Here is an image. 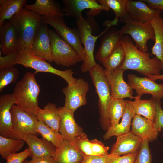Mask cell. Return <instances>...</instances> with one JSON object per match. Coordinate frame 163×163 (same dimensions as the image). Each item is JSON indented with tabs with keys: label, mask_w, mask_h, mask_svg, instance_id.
I'll return each instance as SVG.
<instances>
[{
	"label": "cell",
	"mask_w": 163,
	"mask_h": 163,
	"mask_svg": "<svg viewBox=\"0 0 163 163\" xmlns=\"http://www.w3.org/2000/svg\"><path fill=\"white\" fill-rule=\"evenodd\" d=\"M16 64L33 69L35 71V74L46 72L57 75L63 79L68 85H73L77 80L73 77L74 72L72 69L61 70L56 69L45 60L35 56L31 50L18 51L4 56H0V69Z\"/></svg>",
	"instance_id": "6da1fadb"
},
{
	"label": "cell",
	"mask_w": 163,
	"mask_h": 163,
	"mask_svg": "<svg viewBox=\"0 0 163 163\" xmlns=\"http://www.w3.org/2000/svg\"><path fill=\"white\" fill-rule=\"evenodd\" d=\"M120 43L124 49L125 55L119 68L124 71H135L146 77L149 75L161 74V62L156 57L151 58L149 53L140 51L128 36L123 35Z\"/></svg>",
	"instance_id": "7a4b0ae2"
},
{
	"label": "cell",
	"mask_w": 163,
	"mask_h": 163,
	"mask_svg": "<svg viewBox=\"0 0 163 163\" xmlns=\"http://www.w3.org/2000/svg\"><path fill=\"white\" fill-rule=\"evenodd\" d=\"M19 40V51L31 50L34 38L42 22V16L24 8L9 20Z\"/></svg>",
	"instance_id": "3957f363"
},
{
	"label": "cell",
	"mask_w": 163,
	"mask_h": 163,
	"mask_svg": "<svg viewBox=\"0 0 163 163\" xmlns=\"http://www.w3.org/2000/svg\"><path fill=\"white\" fill-rule=\"evenodd\" d=\"M35 74L30 72H26L23 78L16 83L12 94L17 106L23 110L36 116L40 108L38 96L40 88Z\"/></svg>",
	"instance_id": "277c9868"
},
{
	"label": "cell",
	"mask_w": 163,
	"mask_h": 163,
	"mask_svg": "<svg viewBox=\"0 0 163 163\" xmlns=\"http://www.w3.org/2000/svg\"><path fill=\"white\" fill-rule=\"evenodd\" d=\"M98 97L99 122L102 128L107 131L110 127L108 109L112 97L109 85L103 68L99 64L92 67L88 71Z\"/></svg>",
	"instance_id": "5b68a950"
},
{
	"label": "cell",
	"mask_w": 163,
	"mask_h": 163,
	"mask_svg": "<svg viewBox=\"0 0 163 163\" xmlns=\"http://www.w3.org/2000/svg\"><path fill=\"white\" fill-rule=\"evenodd\" d=\"M53 61L58 65L69 67L82 60L76 50L56 31L49 29Z\"/></svg>",
	"instance_id": "8992f818"
},
{
	"label": "cell",
	"mask_w": 163,
	"mask_h": 163,
	"mask_svg": "<svg viewBox=\"0 0 163 163\" xmlns=\"http://www.w3.org/2000/svg\"><path fill=\"white\" fill-rule=\"evenodd\" d=\"M76 24L84 45L85 55V60L83 62L80 69L82 72L86 73L97 63L94 56L95 44L97 39L104 31L97 36L93 35L91 27L82 15L76 18Z\"/></svg>",
	"instance_id": "52a82bcc"
},
{
	"label": "cell",
	"mask_w": 163,
	"mask_h": 163,
	"mask_svg": "<svg viewBox=\"0 0 163 163\" xmlns=\"http://www.w3.org/2000/svg\"><path fill=\"white\" fill-rule=\"evenodd\" d=\"M122 33L129 35L134 40L136 46L141 52H148L147 42L155 39L154 29L149 22H143L133 19L125 23L120 29Z\"/></svg>",
	"instance_id": "ba28073f"
},
{
	"label": "cell",
	"mask_w": 163,
	"mask_h": 163,
	"mask_svg": "<svg viewBox=\"0 0 163 163\" xmlns=\"http://www.w3.org/2000/svg\"><path fill=\"white\" fill-rule=\"evenodd\" d=\"M41 16L42 22L52 27L57 34L76 50L84 62L85 55L78 29L68 27L62 18Z\"/></svg>",
	"instance_id": "9c48e42d"
},
{
	"label": "cell",
	"mask_w": 163,
	"mask_h": 163,
	"mask_svg": "<svg viewBox=\"0 0 163 163\" xmlns=\"http://www.w3.org/2000/svg\"><path fill=\"white\" fill-rule=\"evenodd\" d=\"M11 112L13 130L17 139L28 135L39 134L37 131L38 120L36 115L23 110L15 104L12 106Z\"/></svg>",
	"instance_id": "30bf717a"
},
{
	"label": "cell",
	"mask_w": 163,
	"mask_h": 163,
	"mask_svg": "<svg viewBox=\"0 0 163 163\" xmlns=\"http://www.w3.org/2000/svg\"><path fill=\"white\" fill-rule=\"evenodd\" d=\"M89 89L88 83L82 78L77 79L73 85L63 88L62 91L65 96L64 107L74 113L78 108L86 104Z\"/></svg>",
	"instance_id": "8fae6325"
},
{
	"label": "cell",
	"mask_w": 163,
	"mask_h": 163,
	"mask_svg": "<svg viewBox=\"0 0 163 163\" xmlns=\"http://www.w3.org/2000/svg\"><path fill=\"white\" fill-rule=\"evenodd\" d=\"M128 84L135 90L137 95L141 97L144 94H150L154 99L163 98V84H158L145 77H139L129 74L127 77Z\"/></svg>",
	"instance_id": "7c38bea8"
},
{
	"label": "cell",
	"mask_w": 163,
	"mask_h": 163,
	"mask_svg": "<svg viewBox=\"0 0 163 163\" xmlns=\"http://www.w3.org/2000/svg\"><path fill=\"white\" fill-rule=\"evenodd\" d=\"M62 2V10L66 15L76 18L82 15V11L85 9L91 10L87 14L91 16L98 14L102 11L109 10L95 0H63Z\"/></svg>",
	"instance_id": "4fadbf2b"
},
{
	"label": "cell",
	"mask_w": 163,
	"mask_h": 163,
	"mask_svg": "<svg viewBox=\"0 0 163 163\" xmlns=\"http://www.w3.org/2000/svg\"><path fill=\"white\" fill-rule=\"evenodd\" d=\"M16 101L12 94L0 97V136L17 139L13 131L11 110Z\"/></svg>",
	"instance_id": "5bb4252c"
},
{
	"label": "cell",
	"mask_w": 163,
	"mask_h": 163,
	"mask_svg": "<svg viewBox=\"0 0 163 163\" xmlns=\"http://www.w3.org/2000/svg\"><path fill=\"white\" fill-rule=\"evenodd\" d=\"M124 71L118 68L110 74H105L110 88L111 97L121 99L127 98L134 99L136 96H133V89L123 79Z\"/></svg>",
	"instance_id": "9a60e30c"
},
{
	"label": "cell",
	"mask_w": 163,
	"mask_h": 163,
	"mask_svg": "<svg viewBox=\"0 0 163 163\" xmlns=\"http://www.w3.org/2000/svg\"><path fill=\"white\" fill-rule=\"evenodd\" d=\"M58 112L60 117L59 132L64 140L72 142L76 137L85 133L76 122L74 113L64 107L58 108Z\"/></svg>",
	"instance_id": "2e32d148"
},
{
	"label": "cell",
	"mask_w": 163,
	"mask_h": 163,
	"mask_svg": "<svg viewBox=\"0 0 163 163\" xmlns=\"http://www.w3.org/2000/svg\"><path fill=\"white\" fill-rule=\"evenodd\" d=\"M48 24L42 22L33 40L31 51L49 62H53Z\"/></svg>",
	"instance_id": "e0dca14e"
},
{
	"label": "cell",
	"mask_w": 163,
	"mask_h": 163,
	"mask_svg": "<svg viewBox=\"0 0 163 163\" xmlns=\"http://www.w3.org/2000/svg\"><path fill=\"white\" fill-rule=\"evenodd\" d=\"M116 141L109 155L119 156L138 153L142 139L131 131L117 136Z\"/></svg>",
	"instance_id": "ac0fdd59"
},
{
	"label": "cell",
	"mask_w": 163,
	"mask_h": 163,
	"mask_svg": "<svg viewBox=\"0 0 163 163\" xmlns=\"http://www.w3.org/2000/svg\"><path fill=\"white\" fill-rule=\"evenodd\" d=\"M0 48L4 56L18 51L17 34L14 26L9 20L0 26Z\"/></svg>",
	"instance_id": "d6986e66"
},
{
	"label": "cell",
	"mask_w": 163,
	"mask_h": 163,
	"mask_svg": "<svg viewBox=\"0 0 163 163\" xmlns=\"http://www.w3.org/2000/svg\"><path fill=\"white\" fill-rule=\"evenodd\" d=\"M21 139L25 142L30 150L31 157H53L57 148L51 142L34 135H28L22 136Z\"/></svg>",
	"instance_id": "ffe728a7"
},
{
	"label": "cell",
	"mask_w": 163,
	"mask_h": 163,
	"mask_svg": "<svg viewBox=\"0 0 163 163\" xmlns=\"http://www.w3.org/2000/svg\"><path fill=\"white\" fill-rule=\"evenodd\" d=\"M127 11L132 19L143 22H149L161 12L151 8L142 0H128Z\"/></svg>",
	"instance_id": "44dd1931"
},
{
	"label": "cell",
	"mask_w": 163,
	"mask_h": 163,
	"mask_svg": "<svg viewBox=\"0 0 163 163\" xmlns=\"http://www.w3.org/2000/svg\"><path fill=\"white\" fill-rule=\"evenodd\" d=\"M85 155L100 156L108 155L109 147L101 141L94 139L90 140L84 134L76 137L72 142Z\"/></svg>",
	"instance_id": "7402d4cb"
},
{
	"label": "cell",
	"mask_w": 163,
	"mask_h": 163,
	"mask_svg": "<svg viewBox=\"0 0 163 163\" xmlns=\"http://www.w3.org/2000/svg\"><path fill=\"white\" fill-rule=\"evenodd\" d=\"M131 130L135 135L141 139H147L149 142L156 139L158 132L153 122L141 116L135 114L132 119Z\"/></svg>",
	"instance_id": "603a6c76"
},
{
	"label": "cell",
	"mask_w": 163,
	"mask_h": 163,
	"mask_svg": "<svg viewBox=\"0 0 163 163\" xmlns=\"http://www.w3.org/2000/svg\"><path fill=\"white\" fill-rule=\"evenodd\" d=\"M108 28L107 27V30ZM106 31L101 38L100 46L95 56L102 63L120 43L123 35L120 30Z\"/></svg>",
	"instance_id": "cb8c5ba5"
},
{
	"label": "cell",
	"mask_w": 163,
	"mask_h": 163,
	"mask_svg": "<svg viewBox=\"0 0 163 163\" xmlns=\"http://www.w3.org/2000/svg\"><path fill=\"white\" fill-rule=\"evenodd\" d=\"M101 5L108 9H112L115 17L112 21H107L104 23V26L110 27L117 25L118 21L125 23L132 19L127 11L128 0H97Z\"/></svg>",
	"instance_id": "d4e9b609"
},
{
	"label": "cell",
	"mask_w": 163,
	"mask_h": 163,
	"mask_svg": "<svg viewBox=\"0 0 163 163\" xmlns=\"http://www.w3.org/2000/svg\"><path fill=\"white\" fill-rule=\"evenodd\" d=\"M84 155L72 143L67 140L57 148L53 157V163H79Z\"/></svg>",
	"instance_id": "484cf974"
},
{
	"label": "cell",
	"mask_w": 163,
	"mask_h": 163,
	"mask_svg": "<svg viewBox=\"0 0 163 163\" xmlns=\"http://www.w3.org/2000/svg\"><path fill=\"white\" fill-rule=\"evenodd\" d=\"M24 8L41 16L62 18L66 16L61 6L54 0H36L33 4H27Z\"/></svg>",
	"instance_id": "4316f807"
},
{
	"label": "cell",
	"mask_w": 163,
	"mask_h": 163,
	"mask_svg": "<svg viewBox=\"0 0 163 163\" xmlns=\"http://www.w3.org/2000/svg\"><path fill=\"white\" fill-rule=\"evenodd\" d=\"M126 110L120 123L114 126H110L104 135L105 140L113 136L116 137L130 132L131 121L136 114L131 102V100H125Z\"/></svg>",
	"instance_id": "83f0119b"
},
{
	"label": "cell",
	"mask_w": 163,
	"mask_h": 163,
	"mask_svg": "<svg viewBox=\"0 0 163 163\" xmlns=\"http://www.w3.org/2000/svg\"><path fill=\"white\" fill-rule=\"evenodd\" d=\"M41 120L57 132H59L60 117L56 105L48 102L43 109L40 108L36 116Z\"/></svg>",
	"instance_id": "f1b7e54d"
},
{
	"label": "cell",
	"mask_w": 163,
	"mask_h": 163,
	"mask_svg": "<svg viewBox=\"0 0 163 163\" xmlns=\"http://www.w3.org/2000/svg\"><path fill=\"white\" fill-rule=\"evenodd\" d=\"M153 27L155 34V43L151 49V55H154L161 62L163 70V18L160 16L149 22Z\"/></svg>",
	"instance_id": "f546056e"
},
{
	"label": "cell",
	"mask_w": 163,
	"mask_h": 163,
	"mask_svg": "<svg viewBox=\"0 0 163 163\" xmlns=\"http://www.w3.org/2000/svg\"><path fill=\"white\" fill-rule=\"evenodd\" d=\"M131 102L136 114L142 116L154 122L156 115L155 103L152 97L149 100L141 99L137 95Z\"/></svg>",
	"instance_id": "4dcf8cb0"
},
{
	"label": "cell",
	"mask_w": 163,
	"mask_h": 163,
	"mask_svg": "<svg viewBox=\"0 0 163 163\" xmlns=\"http://www.w3.org/2000/svg\"><path fill=\"white\" fill-rule=\"evenodd\" d=\"M27 1V0H0V26L24 8Z\"/></svg>",
	"instance_id": "1f68e13d"
},
{
	"label": "cell",
	"mask_w": 163,
	"mask_h": 163,
	"mask_svg": "<svg viewBox=\"0 0 163 163\" xmlns=\"http://www.w3.org/2000/svg\"><path fill=\"white\" fill-rule=\"evenodd\" d=\"M125 55L124 49L120 43L102 63L105 74H110L119 68L124 61Z\"/></svg>",
	"instance_id": "d6a6232c"
},
{
	"label": "cell",
	"mask_w": 163,
	"mask_h": 163,
	"mask_svg": "<svg viewBox=\"0 0 163 163\" xmlns=\"http://www.w3.org/2000/svg\"><path fill=\"white\" fill-rule=\"evenodd\" d=\"M125 110V100L112 97L108 109L110 127L114 126L118 124Z\"/></svg>",
	"instance_id": "836d02e7"
},
{
	"label": "cell",
	"mask_w": 163,
	"mask_h": 163,
	"mask_svg": "<svg viewBox=\"0 0 163 163\" xmlns=\"http://www.w3.org/2000/svg\"><path fill=\"white\" fill-rule=\"evenodd\" d=\"M37 132L42 138L52 143L56 148L63 142L64 139L59 132H57L41 120H38L37 126Z\"/></svg>",
	"instance_id": "e575fe53"
},
{
	"label": "cell",
	"mask_w": 163,
	"mask_h": 163,
	"mask_svg": "<svg viewBox=\"0 0 163 163\" xmlns=\"http://www.w3.org/2000/svg\"><path fill=\"white\" fill-rule=\"evenodd\" d=\"M24 141L21 139H13L0 136V154L6 160L10 154L16 153L24 146Z\"/></svg>",
	"instance_id": "d590c367"
},
{
	"label": "cell",
	"mask_w": 163,
	"mask_h": 163,
	"mask_svg": "<svg viewBox=\"0 0 163 163\" xmlns=\"http://www.w3.org/2000/svg\"><path fill=\"white\" fill-rule=\"evenodd\" d=\"M19 74L18 69L13 66L0 69V92L9 84L16 82Z\"/></svg>",
	"instance_id": "8d00e7d4"
},
{
	"label": "cell",
	"mask_w": 163,
	"mask_h": 163,
	"mask_svg": "<svg viewBox=\"0 0 163 163\" xmlns=\"http://www.w3.org/2000/svg\"><path fill=\"white\" fill-rule=\"evenodd\" d=\"M146 139H142V143L134 163H152V157Z\"/></svg>",
	"instance_id": "74e56055"
},
{
	"label": "cell",
	"mask_w": 163,
	"mask_h": 163,
	"mask_svg": "<svg viewBox=\"0 0 163 163\" xmlns=\"http://www.w3.org/2000/svg\"><path fill=\"white\" fill-rule=\"evenodd\" d=\"M155 103L156 109V115L153 122L155 127L158 132H163V110L161 100L153 99Z\"/></svg>",
	"instance_id": "f35d334b"
},
{
	"label": "cell",
	"mask_w": 163,
	"mask_h": 163,
	"mask_svg": "<svg viewBox=\"0 0 163 163\" xmlns=\"http://www.w3.org/2000/svg\"><path fill=\"white\" fill-rule=\"evenodd\" d=\"M31 155L30 149H26L22 152L10 155L6 159V163H23L27 157L31 156Z\"/></svg>",
	"instance_id": "ab89813d"
},
{
	"label": "cell",
	"mask_w": 163,
	"mask_h": 163,
	"mask_svg": "<svg viewBox=\"0 0 163 163\" xmlns=\"http://www.w3.org/2000/svg\"><path fill=\"white\" fill-rule=\"evenodd\" d=\"M138 153L114 156L108 155L107 163H134Z\"/></svg>",
	"instance_id": "60d3db41"
},
{
	"label": "cell",
	"mask_w": 163,
	"mask_h": 163,
	"mask_svg": "<svg viewBox=\"0 0 163 163\" xmlns=\"http://www.w3.org/2000/svg\"><path fill=\"white\" fill-rule=\"evenodd\" d=\"M108 155L100 156L84 155L83 160L79 163H107Z\"/></svg>",
	"instance_id": "b9f144b4"
},
{
	"label": "cell",
	"mask_w": 163,
	"mask_h": 163,
	"mask_svg": "<svg viewBox=\"0 0 163 163\" xmlns=\"http://www.w3.org/2000/svg\"><path fill=\"white\" fill-rule=\"evenodd\" d=\"M151 8L163 11V0H142Z\"/></svg>",
	"instance_id": "7bdbcfd3"
},
{
	"label": "cell",
	"mask_w": 163,
	"mask_h": 163,
	"mask_svg": "<svg viewBox=\"0 0 163 163\" xmlns=\"http://www.w3.org/2000/svg\"><path fill=\"white\" fill-rule=\"evenodd\" d=\"M31 157V160L29 161V163H53V157Z\"/></svg>",
	"instance_id": "ee69618b"
},
{
	"label": "cell",
	"mask_w": 163,
	"mask_h": 163,
	"mask_svg": "<svg viewBox=\"0 0 163 163\" xmlns=\"http://www.w3.org/2000/svg\"><path fill=\"white\" fill-rule=\"evenodd\" d=\"M147 77L154 81L157 80H161L163 81V74L157 75H149Z\"/></svg>",
	"instance_id": "f6af8a7d"
},
{
	"label": "cell",
	"mask_w": 163,
	"mask_h": 163,
	"mask_svg": "<svg viewBox=\"0 0 163 163\" xmlns=\"http://www.w3.org/2000/svg\"><path fill=\"white\" fill-rule=\"evenodd\" d=\"M23 163H29V161L27 160H26L23 162Z\"/></svg>",
	"instance_id": "bcb514c9"
},
{
	"label": "cell",
	"mask_w": 163,
	"mask_h": 163,
	"mask_svg": "<svg viewBox=\"0 0 163 163\" xmlns=\"http://www.w3.org/2000/svg\"><path fill=\"white\" fill-rule=\"evenodd\" d=\"M0 163H1V162H0Z\"/></svg>",
	"instance_id": "7dc6e473"
}]
</instances>
